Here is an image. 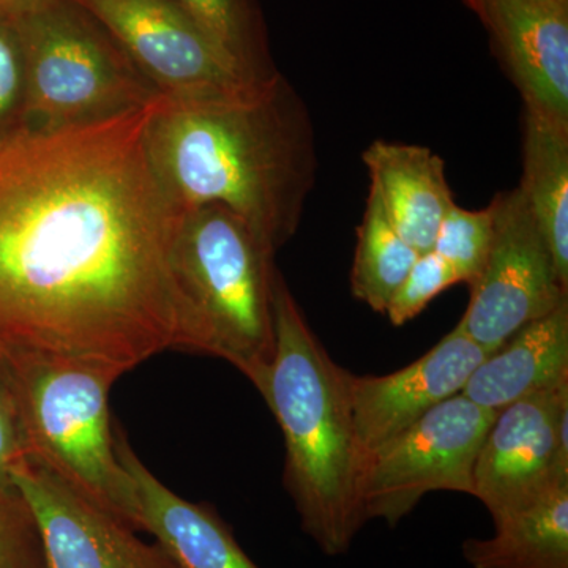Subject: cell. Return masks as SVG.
<instances>
[{
  "instance_id": "9a60e30c",
  "label": "cell",
  "mask_w": 568,
  "mask_h": 568,
  "mask_svg": "<svg viewBox=\"0 0 568 568\" xmlns=\"http://www.w3.org/2000/svg\"><path fill=\"white\" fill-rule=\"evenodd\" d=\"M369 190L376 193L396 233L417 250L432 252L446 213L455 205L446 162L424 145L377 140L362 153Z\"/></svg>"
},
{
  "instance_id": "7402d4cb",
  "label": "cell",
  "mask_w": 568,
  "mask_h": 568,
  "mask_svg": "<svg viewBox=\"0 0 568 568\" xmlns=\"http://www.w3.org/2000/svg\"><path fill=\"white\" fill-rule=\"evenodd\" d=\"M0 568H44L31 508L14 487L0 485Z\"/></svg>"
},
{
  "instance_id": "277c9868",
  "label": "cell",
  "mask_w": 568,
  "mask_h": 568,
  "mask_svg": "<svg viewBox=\"0 0 568 568\" xmlns=\"http://www.w3.org/2000/svg\"><path fill=\"white\" fill-rule=\"evenodd\" d=\"M0 361L17 395L29 462L142 530L136 487L111 432L110 392L122 369L13 342H0Z\"/></svg>"
},
{
  "instance_id": "3957f363",
  "label": "cell",
  "mask_w": 568,
  "mask_h": 568,
  "mask_svg": "<svg viewBox=\"0 0 568 568\" xmlns=\"http://www.w3.org/2000/svg\"><path fill=\"white\" fill-rule=\"evenodd\" d=\"M275 351L261 395L282 428L284 485L302 529L325 556L346 555L366 519L362 455L346 388L280 272L274 282Z\"/></svg>"
},
{
  "instance_id": "52a82bcc",
  "label": "cell",
  "mask_w": 568,
  "mask_h": 568,
  "mask_svg": "<svg viewBox=\"0 0 568 568\" xmlns=\"http://www.w3.org/2000/svg\"><path fill=\"white\" fill-rule=\"evenodd\" d=\"M496 414L458 394L365 455L361 499L366 521L383 519L395 528L429 493L473 496L477 455Z\"/></svg>"
},
{
  "instance_id": "cb8c5ba5",
  "label": "cell",
  "mask_w": 568,
  "mask_h": 568,
  "mask_svg": "<svg viewBox=\"0 0 568 568\" xmlns=\"http://www.w3.org/2000/svg\"><path fill=\"white\" fill-rule=\"evenodd\" d=\"M26 69L13 22L0 17V138L24 129Z\"/></svg>"
},
{
  "instance_id": "603a6c76",
  "label": "cell",
  "mask_w": 568,
  "mask_h": 568,
  "mask_svg": "<svg viewBox=\"0 0 568 568\" xmlns=\"http://www.w3.org/2000/svg\"><path fill=\"white\" fill-rule=\"evenodd\" d=\"M457 283L459 280L454 268L439 254L433 250L422 253L409 274L399 284L392 301L388 302L384 315L392 324L399 327L414 320L418 313L424 312L433 298Z\"/></svg>"
},
{
  "instance_id": "5b68a950",
  "label": "cell",
  "mask_w": 568,
  "mask_h": 568,
  "mask_svg": "<svg viewBox=\"0 0 568 568\" xmlns=\"http://www.w3.org/2000/svg\"><path fill=\"white\" fill-rule=\"evenodd\" d=\"M274 257L223 205L182 213L173 252L178 349L223 358L260 394L275 351Z\"/></svg>"
},
{
  "instance_id": "ba28073f",
  "label": "cell",
  "mask_w": 568,
  "mask_h": 568,
  "mask_svg": "<svg viewBox=\"0 0 568 568\" xmlns=\"http://www.w3.org/2000/svg\"><path fill=\"white\" fill-rule=\"evenodd\" d=\"M491 205V248L457 325L488 354L568 301V287L518 186L497 193Z\"/></svg>"
},
{
  "instance_id": "e0dca14e",
  "label": "cell",
  "mask_w": 568,
  "mask_h": 568,
  "mask_svg": "<svg viewBox=\"0 0 568 568\" xmlns=\"http://www.w3.org/2000/svg\"><path fill=\"white\" fill-rule=\"evenodd\" d=\"M493 521L491 537L463 541L470 568H568V481Z\"/></svg>"
},
{
  "instance_id": "6da1fadb",
  "label": "cell",
  "mask_w": 568,
  "mask_h": 568,
  "mask_svg": "<svg viewBox=\"0 0 568 568\" xmlns=\"http://www.w3.org/2000/svg\"><path fill=\"white\" fill-rule=\"evenodd\" d=\"M156 99L102 121L0 138V342L123 373L178 349L182 212L149 156Z\"/></svg>"
},
{
  "instance_id": "30bf717a",
  "label": "cell",
  "mask_w": 568,
  "mask_h": 568,
  "mask_svg": "<svg viewBox=\"0 0 568 568\" xmlns=\"http://www.w3.org/2000/svg\"><path fill=\"white\" fill-rule=\"evenodd\" d=\"M568 383L497 410L474 467V493L493 518L568 481Z\"/></svg>"
},
{
  "instance_id": "8fae6325",
  "label": "cell",
  "mask_w": 568,
  "mask_h": 568,
  "mask_svg": "<svg viewBox=\"0 0 568 568\" xmlns=\"http://www.w3.org/2000/svg\"><path fill=\"white\" fill-rule=\"evenodd\" d=\"M31 508L44 568H173L159 545L144 544L122 519L32 462L11 473Z\"/></svg>"
},
{
  "instance_id": "484cf974",
  "label": "cell",
  "mask_w": 568,
  "mask_h": 568,
  "mask_svg": "<svg viewBox=\"0 0 568 568\" xmlns=\"http://www.w3.org/2000/svg\"><path fill=\"white\" fill-rule=\"evenodd\" d=\"M41 0H0V17L13 20L22 11L32 9Z\"/></svg>"
},
{
  "instance_id": "9c48e42d",
  "label": "cell",
  "mask_w": 568,
  "mask_h": 568,
  "mask_svg": "<svg viewBox=\"0 0 568 568\" xmlns=\"http://www.w3.org/2000/svg\"><path fill=\"white\" fill-rule=\"evenodd\" d=\"M110 33L162 97H201L252 84L174 0H73Z\"/></svg>"
},
{
  "instance_id": "8992f818",
  "label": "cell",
  "mask_w": 568,
  "mask_h": 568,
  "mask_svg": "<svg viewBox=\"0 0 568 568\" xmlns=\"http://www.w3.org/2000/svg\"><path fill=\"white\" fill-rule=\"evenodd\" d=\"M10 21L24 55V129L102 121L160 97L73 0H41Z\"/></svg>"
},
{
  "instance_id": "ffe728a7",
  "label": "cell",
  "mask_w": 568,
  "mask_h": 568,
  "mask_svg": "<svg viewBox=\"0 0 568 568\" xmlns=\"http://www.w3.org/2000/svg\"><path fill=\"white\" fill-rule=\"evenodd\" d=\"M231 65L252 81L278 73L254 0H174Z\"/></svg>"
},
{
  "instance_id": "7a4b0ae2",
  "label": "cell",
  "mask_w": 568,
  "mask_h": 568,
  "mask_svg": "<svg viewBox=\"0 0 568 568\" xmlns=\"http://www.w3.org/2000/svg\"><path fill=\"white\" fill-rule=\"evenodd\" d=\"M148 151L179 211L223 205L272 254L297 233L315 185L312 115L282 73L211 95H160Z\"/></svg>"
},
{
  "instance_id": "d4e9b609",
  "label": "cell",
  "mask_w": 568,
  "mask_h": 568,
  "mask_svg": "<svg viewBox=\"0 0 568 568\" xmlns=\"http://www.w3.org/2000/svg\"><path fill=\"white\" fill-rule=\"evenodd\" d=\"M28 462L20 407L6 366L0 361V485L13 487L10 476Z\"/></svg>"
},
{
  "instance_id": "44dd1931",
  "label": "cell",
  "mask_w": 568,
  "mask_h": 568,
  "mask_svg": "<svg viewBox=\"0 0 568 568\" xmlns=\"http://www.w3.org/2000/svg\"><path fill=\"white\" fill-rule=\"evenodd\" d=\"M495 231L493 205L467 211L455 204L444 216L433 252L457 274L459 282L473 284L484 271Z\"/></svg>"
},
{
  "instance_id": "2e32d148",
  "label": "cell",
  "mask_w": 568,
  "mask_h": 568,
  "mask_svg": "<svg viewBox=\"0 0 568 568\" xmlns=\"http://www.w3.org/2000/svg\"><path fill=\"white\" fill-rule=\"evenodd\" d=\"M564 383H568V301L519 328L488 354L467 379L462 395L497 413Z\"/></svg>"
},
{
  "instance_id": "ac0fdd59",
  "label": "cell",
  "mask_w": 568,
  "mask_h": 568,
  "mask_svg": "<svg viewBox=\"0 0 568 568\" xmlns=\"http://www.w3.org/2000/svg\"><path fill=\"white\" fill-rule=\"evenodd\" d=\"M518 189L568 287V129L526 111Z\"/></svg>"
},
{
  "instance_id": "d6986e66",
  "label": "cell",
  "mask_w": 568,
  "mask_h": 568,
  "mask_svg": "<svg viewBox=\"0 0 568 568\" xmlns=\"http://www.w3.org/2000/svg\"><path fill=\"white\" fill-rule=\"evenodd\" d=\"M418 256L420 253L396 233L379 197L369 190L351 272L354 297L377 313H386L388 302Z\"/></svg>"
},
{
  "instance_id": "5bb4252c",
  "label": "cell",
  "mask_w": 568,
  "mask_h": 568,
  "mask_svg": "<svg viewBox=\"0 0 568 568\" xmlns=\"http://www.w3.org/2000/svg\"><path fill=\"white\" fill-rule=\"evenodd\" d=\"M115 452L136 487L142 530L155 537L173 568H260L215 510L164 487L125 437L115 439Z\"/></svg>"
},
{
  "instance_id": "4fadbf2b",
  "label": "cell",
  "mask_w": 568,
  "mask_h": 568,
  "mask_svg": "<svg viewBox=\"0 0 568 568\" xmlns=\"http://www.w3.org/2000/svg\"><path fill=\"white\" fill-rule=\"evenodd\" d=\"M488 353L455 327L413 364L386 376L346 373L347 396L362 455L383 446L418 418L462 394Z\"/></svg>"
},
{
  "instance_id": "7c38bea8",
  "label": "cell",
  "mask_w": 568,
  "mask_h": 568,
  "mask_svg": "<svg viewBox=\"0 0 568 568\" xmlns=\"http://www.w3.org/2000/svg\"><path fill=\"white\" fill-rule=\"evenodd\" d=\"M491 39L525 111L568 129V0H463Z\"/></svg>"
}]
</instances>
